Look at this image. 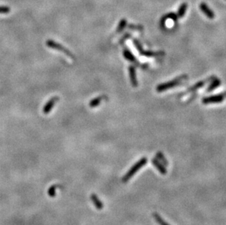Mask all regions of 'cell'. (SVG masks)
<instances>
[{
  "label": "cell",
  "instance_id": "17",
  "mask_svg": "<svg viewBox=\"0 0 226 225\" xmlns=\"http://www.w3.org/2000/svg\"><path fill=\"white\" fill-rule=\"evenodd\" d=\"M153 216H154L155 221H156L158 223L159 225H169L168 223L166 222V221H164L163 219H162L161 217H160V216L159 215V214H153Z\"/></svg>",
  "mask_w": 226,
  "mask_h": 225
},
{
  "label": "cell",
  "instance_id": "2",
  "mask_svg": "<svg viewBox=\"0 0 226 225\" xmlns=\"http://www.w3.org/2000/svg\"><path fill=\"white\" fill-rule=\"evenodd\" d=\"M46 46H47L48 48H52V49L56 50V51L62 52V53H63L64 54H65L66 56L70 57V59H72V60H75V56L72 54L71 52L69 51L68 49H67L65 46H62V45L59 44V43L55 42V41L53 40H48L46 41Z\"/></svg>",
  "mask_w": 226,
  "mask_h": 225
},
{
  "label": "cell",
  "instance_id": "1",
  "mask_svg": "<svg viewBox=\"0 0 226 225\" xmlns=\"http://www.w3.org/2000/svg\"><path fill=\"white\" fill-rule=\"evenodd\" d=\"M146 163H147V159H146V157H144V158L141 159V160H139L138 162H136V163L130 169V170L125 175V176L122 178V181L125 183L128 181L129 180L138 172V170H139L141 169L143 166H144Z\"/></svg>",
  "mask_w": 226,
  "mask_h": 225
},
{
  "label": "cell",
  "instance_id": "14",
  "mask_svg": "<svg viewBox=\"0 0 226 225\" xmlns=\"http://www.w3.org/2000/svg\"><path fill=\"white\" fill-rule=\"evenodd\" d=\"M91 200H92L93 202H94V205H95L96 208H97L98 209H101L102 208H103V203L100 201L99 199L97 198V197L96 196V195H93L92 196H91Z\"/></svg>",
  "mask_w": 226,
  "mask_h": 225
},
{
  "label": "cell",
  "instance_id": "5",
  "mask_svg": "<svg viewBox=\"0 0 226 225\" xmlns=\"http://www.w3.org/2000/svg\"><path fill=\"white\" fill-rule=\"evenodd\" d=\"M59 97H53L51 98L47 102V103L44 105L43 107V112L45 114H48L52 110L53 108V106L55 105V104L58 102Z\"/></svg>",
  "mask_w": 226,
  "mask_h": 225
},
{
  "label": "cell",
  "instance_id": "15",
  "mask_svg": "<svg viewBox=\"0 0 226 225\" xmlns=\"http://www.w3.org/2000/svg\"><path fill=\"white\" fill-rule=\"evenodd\" d=\"M156 157L158 160H160V162H161V163L163 164V165H168V162L166 160L165 157H164V155L161 152H158L156 154Z\"/></svg>",
  "mask_w": 226,
  "mask_h": 225
},
{
  "label": "cell",
  "instance_id": "6",
  "mask_svg": "<svg viewBox=\"0 0 226 225\" xmlns=\"http://www.w3.org/2000/svg\"><path fill=\"white\" fill-rule=\"evenodd\" d=\"M200 9H201V11L203 12V14H204L206 16L208 17L209 19H213L215 18V15L214 13V12L208 8V6L207 5L206 3L202 2L201 5H200Z\"/></svg>",
  "mask_w": 226,
  "mask_h": 225
},
{
  "label": "cell",
  "instance_id": "3",
  "mask_svg": "<svg viewBox=\"0 0 226 225\" xmlns=\"http://www.w3.org/2000/svg\"><path fill=\"white\" fill-rule=\"evenodd\" d=\"M186 77H187V75L179 76V77L177 78L174 79V80L173 81H169V82L165 83V84L158 85V86H157L156 90L158 91V92H163V91H166V90L171 89V88H173V87H175V86H178L182 80L185 79Z\"/></svg>",
  "mask_w": 226,
  "mask_h": 225
},
{
  "label": "cell",
  "instance_id": "13",
  "mask_svg": "<svg viewBox=\"0 0 226 225\" xmlns=\"http://www.w3.org/2000/svg\"><path fill=\"white\" fill-rule=\"evenodd\" d=\"M103 97H96L93 100H91L89 103V107L90 108H96L97 107L98 105H100L101 103V101L103 100Z\"/></svg>",
  "mask_w": 226,
  "mask_h": 225
},
{
  "label": "cell",
  "instance_id": "9",
  "mask_svg": "<svg viewBox=\"0 0 226 225\" xmlns=\"http://www.w3.org/2000/svg\"><path fill=\"white\" fill-rule=\"evenodd\" d=\"M215 76H212V77L210 78H208L206 81H201V82H198L196 84H195L194 86H192V87L189 88V89L187 91H196V90H197L198 89H200V88H201V87H202V86L205 84H206V82H207V81H212V80H213V79H215Z\"/></svg>",
  "mask_w": 226,
  "mask_h": 225
},
{
  "label": "cell",
  "instance_id": "18",
  "mask_svg": "<svg viewBox=\"0 0 226 225\" xmlns=\"http://www.w3.org/2000/svg\"><path fill=\"white\" fill-rule=\"evenodd\" d=\"M10 8L8 6H0V14H7L10 13Z\"/></svg>",
  "mask_w": 226,
  "mask_h": 225
},
{
  "label": "cell",
  "instance_id": "19",
  "mask_svg": "<svg viewBox=\"0 0 226 225\" xmlns=\"http://www.w3.org/2000/svg\"><path fill=\"white\" fill-rule=\"evenodd\" d=\"M133 41H134V42H133L134 44H135V47H136V48H137L138 51L141 53H142V52H143V48H142V46H141V43H140L138 42V41L137 40H134Z\"/></svg>",
  "mask_w": 226,
  "mask_h": 225
},
{
  "label": "cell",
  "instance_id": "8",
  "mask_svg": "<svg viewBox=\"0 0 226 225\" xmlns=\"http://www.w3.org/2000/svg\"><path fill=\"white\" fill-rule=\"evenodd\" d=\"M152 163L153 164H154V167L158 170V171L160 173H162V174L166 173L167 170H166V169H165V166H164L161 162H159V160H158V159H156V158L153 159Z\"/></svg>",
  "mask_w": 226,
  "mask_h": 225
},
{
  "label": "cell",
  "instance_id": "16",
  "mask_svg": "<svg viewBox=\"0 0 226 225\" xmlns=\"http://www.w3.org/2000/svg\"><path fill=\"white\" fill-rule=\"evenodd\" d=\"M126 26H127V21L125 19H122L120 21L119 23L118 24V27H117L116 32H121L123 31V29L125 28Z\"/></svg>",
  "mask_w": 226,
  "mask_h": 225
},
{
  "label": "cell",
  "instance_id": "20",
  "mask_svg": "<svg viewBox=\"0 0 226 225\" xmlns=\"http://www.w3.org/2000/svg\"><path fill=\"white\" fill-rule=\"evenodd\" d=\"M222 94H224V96H225V97H226V92H224V93H222Z\"/></svg>",
  "mask_w": 226,
  "mask_h": 225
},
{
  "label": "cell",
  "instance_id": "10",
  "mask_svg": "<svg viewBox=\"0 0 226 225\" xmlns=\"http://www.w3.org/2000/svg\"><path fill=\"white\" fill-rule=\"evenodd\" d=\"M123 55H124V56H125V58L126 59L128 60V61H130L131 62H136L135 57L133 56V54H132V53H131V51H130V50L127 49V48H125V49H124Z\"/></svg>",
  "mask_w": 226,
  "mask_h": 225
},
{
  "label": "cell",
  "instance_id": "7",
  "mask_svg": "<svg viewBox=\"0 0 226 225\" xmlns=\"http://www.w3.org/2000/svg\"><path fill=\"white\" fill-rule=\"evenodd\" d=\"M129 75H130V79L132 86L136 87L138 86V81L137 78H136L135 69L133 66H130L129 67Z\"/></svg>",
  "mask_w": 226,
  "mask_h": 225
},
{
  "label": "cell",
  "instance_id": "11",
  "mask_svg": "<svg viewBox=\"0 0 226 225\" xmlns=\"http://www.w3.org/2000/svg\"><path fill=\"white\" fill-rule=\"evenodd\" d=\"M221 84V82H220V81L219 80V79H217L215 78V79H213V81L211 83V84L208 86V87L206 89V91H213V90H215L216 88L218 87Z\"/></svg>",
  "mask_w": 226,
  "mask_h": 225
},
{
  "label": "cell",
  "instance_id": "4",
  "mask_svg": "<svg viewBox=\"0 0 226 225\" xmlns=\"http://www.w3.org/2000/svg\"><path fill=\"white\" fill-rule=\"evenodd\" d=\"M225 96L223 94H219L217 95H212V96L207 97L202 100L203 104H211V103H219L223 101Z\"/></svg>",
  "mask_w": 226,
  "mask_h": 225
},
{
  "label": "cell",
  "instance_id": "12",
  "mask_svg": "<svg viewBox=\"0 0 226 225\" xmlns=\"http://www.w3.org/2000/svg\"><path fill=\"white\" fill-rule=\"evenodd\" d=\"M187 9V3H182L179 8L178 12H177V15L179 18H182L186 13V10Z\"/></svg>",
  "mask_w": 226,
  "mask_h": 225
}]
</instances>
